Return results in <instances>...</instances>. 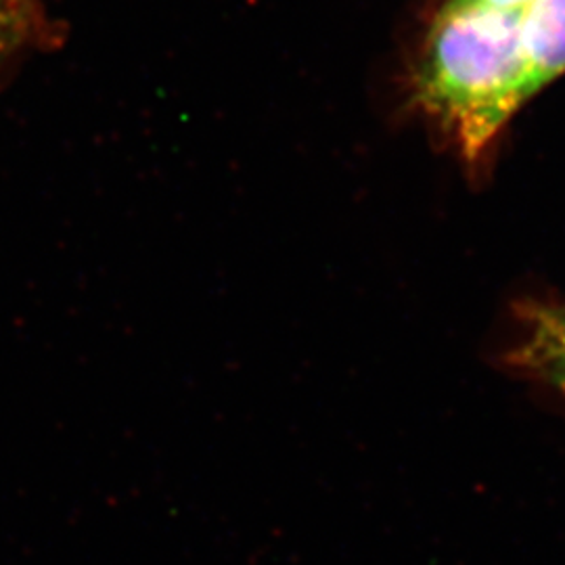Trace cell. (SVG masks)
<instances>
[{
    "instance_id": "obj_1",
    "label": "cell",
    "mask_w": 565,
    "mask_h": 565,
    "mask_svg": "<svg viewBox=\"0 0 565 565\" xmlns=\"http://www.w3.org/2000/svg\"><path fill=\"white\" fill-rule=\"evenodd\" d=\"M419 102L478 158L536 86L522 46V11L446 2L419 70Z\"/></svg>"
},
{
    "instance_id": "obj_2",
    "label": "cell",
    "mask_w": 565,
    "mask_h": 565,
    "mask_svg": "<svg viewBox=\"0 0 565 565\" xmlns=\"http://www.w3.org/2000/svg\"><path fill=\"white\" fill-rule=\"evenodd\" d=\"M509 361L565 398V303H536L524 312Z\"/></svg>"
},
{
    "instance_id": "obj_3",
    "label": "cell",
    "mask_w": 565,
    "mask_h": 565,
    "mask_svg": "<svg viewBox=\"0 0 565 565\" xmlns=\"http://www.w3.org/2000/svg\"><path fill=\"white\" fill-rule=\"evenodd\" d=\"M522 46L536 90L565 72V0H532L522 11Z\"/></svg>"
},
{
    "instance_id": "obj_4",
    "label": "cell",
    "mask_w": 565,
    "mask_h": 565,
    "mask_svg": "<svg viewBox=\"0 0 565 565\" xmlns=\"http://www.w3.org/2000/svg\"><path fill=\"white\" fill-rule=\"evenodd\" d=\"M34 0H0V67L15 53L30 30Z\"/></svg>"
},
{
    "instance_id": "obj_5",
    "label": "cell",
    "mask_w": 565,
    "mask_h": 565,
    "mask_svg": "<svg viewBox=\"0 0 565 565\" xmlns=\"http://www.w3.org/2000/svg\"><path fill=\"white\" fill-rule=\"evenodd\" d=\"M450 4H480L501 11H524L532 0H448Z\"/></svg>"
}]
</instances>
